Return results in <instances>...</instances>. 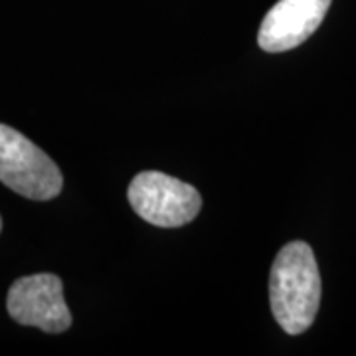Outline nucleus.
I'll list each match as a JSON object with an SVG mask.
<instances>
[{
    "label": "nucleus",
    "instance_id": "obj_3",
    "mask_svg": "<svg viewBox=\"0 0 356 356\" xmlns=\"http://www.w3.org/2000/svg\"><path fill=\"white\" fill-rule=\"evenodd\" d=\"M127 194L133 210L159 228L184 226L202 208V196L192 184L156 170L137 175L131 180Z\"/></svg>",
    "mask_w": 356,
    "mask_h": 356
},
{
    "label": "nucleus",
    "instance_id": "obj_4",
    "mask_svg": "<svg viewBox=\"0 0 356 356\" xmlns=\"http://www.w3.org/2000/svg\"><path fill=\"white\" fill-rule=\"evenodd\" d=\"M6 309L16 323L44 332L58 334L72 327L64 283L54 273H36L14 281L6 297Z\"/></svg>",
    "mask_w": 356,
    "mask_h": 356
},
{
    "label": "nucleus",
    "instance_id": "obj_5",
    "mask_svg": "<svg viewBox=\"0 0 356 356\" xmlns=\"http://www.w3.org/2000/svg\"><path fill=\"white\" fill-rule=\"evenodd\" d=\"M332 0H280L257 32V44L269 54L287 51L313 36L331 8Z\"/></svg>",
    "mask_w": 356,
    "mask_h": 356
},
{
    "label": "nucleus",
    "instance_id": "obj_6",
    "mask_svg": "<svg viewBox=\"0 0 356 356\" xmlns=\"http://www.w3.org/2000/svg\"><path fill=\"white\" fill-rule=\"evenodd\" d=\"M0 229H2V218H0Z\"/></svg>",
    "mask_w": 356,
    "mask_h": 356
},
{
    "label": "nucleus",
    "instance_id": "obj_2",
    "mask_svg": "<svg viewBox=\"0 0 356 356\" xmlns=\"http://www.w3.org/2000/svg\"><path fill=\"white\" fill-rule=\"evenodd\" d=\"M0 182L30 200L56 198L64 178L48 154L22 133L0 123Z\"/></svg>",
    "mask_w": 356,
    "mask_h": 356
},
{
    "label": "nucleus",
    "instance_id": "obj_1",
    "mask_svg": "<svg viewBox=\"0 0 356 356\" xmlns=\"http://www.w3.org/2000/svg\"><path fill=\"white\" fill-rule=\"evenodd\" d=\"M269 303L287 334H301L315 323L321 305V275L309 243L291 242L281 248L269 275Z\"/></svg>",
    "mask_w": 356,
    "mask_h": 356
}]
</instances>
